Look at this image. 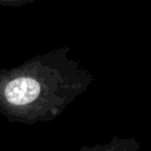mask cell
<instances>
[{
    "label": "cell",
    "instance_id": "obj_1",
    "mask_svg": "<svg viewBox=\"0 0 151 151\" xmlns=\"http://www.w3.org/2000/svg\"><path fill=\"white\" fill-rule=\"evenodd\" d=\"M24 0H0V4H20Z\"/></svg>",
    "mask_w": 151,
    "mask_h": 151
}]
</instances>
